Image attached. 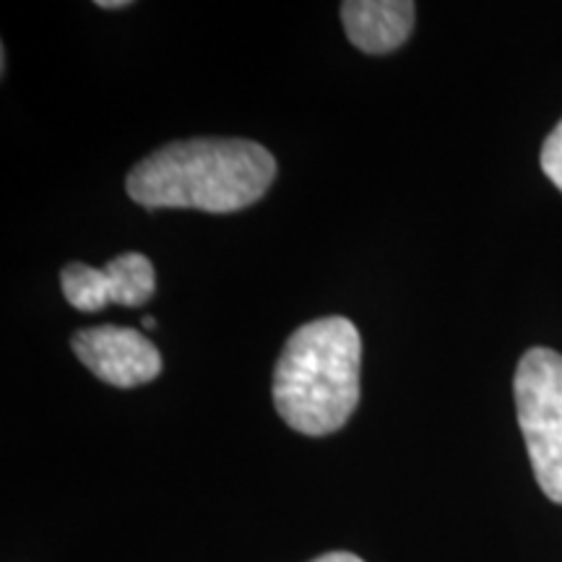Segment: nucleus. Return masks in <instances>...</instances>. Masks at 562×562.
<instances>
[{
	"label": "nucleus",
	"mask_w": 562,
	"mask_h": 562,
	"mask_svg": "<svg viewBox=\"0 0 562 562\" xmlns=\"http://www.w3.org/2000/svg\"><path fill=\"white\" fill-rule=\"evenodd\" d=\"M341 21L355 47L383 55L409 40L414 26L412 0H347L341 3Z\"/></svg>",
	"instance_id": "6"
},
{
	"label": "nucleus",
	"mask_w": 562,
	"mask_h": 562,
	"mask_svg": "<svg viewBox=\"0 0 562 562\" xmlns=\"http://www.w3.org/2000/svg\"><path fill=\"white\" fill-rule=\"evenodd\" d=\"M277 178V159L256 140L193 138L161 146L128 175V195L144 209H248Z\"/></svg>",
	"instance_id": "1"
},
{
	"label": "nucleus",
	"mask_w": 562,
	"mask_h": 562,
	"mask_svg": "<svg viewBox=\"0 0 562 562\" xmlns=\"http://www.w3.org/2000/svg\"><path fill=\"white\" fill-rule=\"evenodd\" d=\"M313 562H364V560H360L351 552H328V554H321V558H315Z\"/></svg>",
	"instance_id": "8"
},
{
	"label": "nucleus",
	"mask_w": 562,
	"mask_h": 562,
	"mask_svg": "<svg viewBox=\"0 0 562 562\" xmlns=\"http://www.w3.org/2000/svg\"><path fill=\"white\" fill-rule=\"evenodd\" d=\"M100 9H128V0H97Z\"/></svg>",
	"instance_id": "9"
},
{
	"label": "nucleus",
	"mask_w": 562,
	"mask_h": 562,
	"mask_svg": "<svg viewBox=\"0 0 562 562\" xmlns=\"http://www.w3.org/2000/svg\"><path fill=\"white\" fill-rule=\"evenodd\" d=\"M70 347L89 372L115 389H136L161 372L159 349L136 328H83L74 336Z\"/></svg>",
	"instance_id": "5"
},
{
	"label": "nucleus",
	"mask_w": 562,
	"mask_h": 562,
	"mask_svg": "<svg viewBox=\"0 0 562 562\" xmlns=\"http://www.w3.org/2000/svg\"><path fill=\"white\" fill-rule=\"evenodd\" d=\"M542 170L554 186L562 191V121L554 125V131L547 136L542 146Z\"/></svg>",
	"instance_id": "7"
},
{
	"label": "nucleus",
	"mask_w": 562,
	"mask_h": 562,
	"mask_svg": "<svg viewBox=\"0 0 562 562\" xmlns=\"http://www.w3.org/2000/svg\"><path fill=\"white\" fill-rule=\"evenodd\" d=\"M513 391L533 476L562 505V355L542 347L526 351Z\"/></svg>",
	"instance_id": "3"
},
{
	"label": "nucleus",
	"mask_w": 562,
	"mask_h": 562,
	"mask_svg": "<svg viewBox=\"0 0 562 562\" xmlns=\"http://www.w3.org/2000/svg\"><path fill=\"white\" fill-rule=\"evenodd\" d=\"M63 294L76 311L97 313L110 302L125 307H138L157 292V273L146 256L123 252L112 258L104 269H91L87 263H68L60 273Z\"/></svg>",
	"instance_id": "4"
},
{
	"label": "nucleus",
	"mask_w": 562,
	"mask_h": 562,
	"mask_svg": "<svg viewBox=\"0 0 562 562\" xmlns=\"http://www.w3.org/2000/svg\"><path fill=\"white\" fill-rule=\"evenodd\" d=\"M362 339L339 315L297 328L273 372V406L302 435L341 430L360 404Z\"/></svg>",
	"instance_id": "2"
},
{
	"label": "nucleus",
	"mask_w": 562,
	"mask_h": 562,
	"mask_svg": "<svg viewBox=\"0 0 562 562\" xmlns=\"http://www.w3.org/2000/svg\"><path fill=\"white\" fill-rule=\"evenodd\" d=\"M154 326H157V321H154L151 315H146V318H144V328H154Z\"/></svg>",
	"instance_id": "10"
}]
</instances>
